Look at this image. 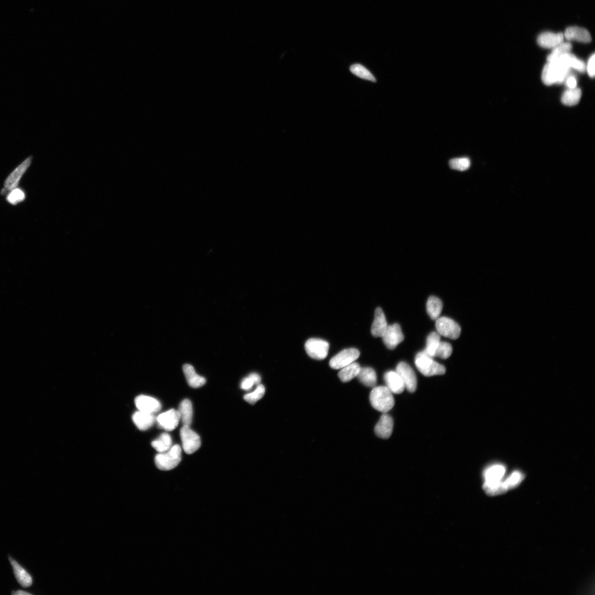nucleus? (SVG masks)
<instances>
[{
  "label": "nucleus",
  "instance_id": "obj_15",
  "mask_svg": "<svg viewBox=\"0 0 595 595\" xmlns=\"http://www.w3.org/2000/svg\"><path fill=\"white\" fill-rule=\"evenodd\" d=\"M393 427V418L390 415L383 413L375 426V433L380 438L388 439L392 436Z\"/></svg>",
  "mask_w": 595,
  "mask_h": 595
},
{
  "label": "nucleus",
  "instance_id": "obj_43",
  "mask_svg": "<svg viewBox=\"0 0 595 595\" xmlns=\"http://www.w3.org/2000/svg\"><path fill=\"white\" fill-rule=\"evenodd\" d=\"M12 594L15 595H29L33 594V593L24 591V590H16L12 592Z\"/></svg>",
  "mask_w": 595,
  "mask_h": 595
},
{
  "label": "nucleus",
  "instance_id": "obj_34",
  "mask_svg": "<svg viewBox=\"0 0 595 595\" xmlns=\"http://www.w3.org/2000/svg\"><path fill=\"white\" fill-rule=\"evenodd\" d=\"M265 393V388L264 386L260 383L253 392L246 394L244 396V399L249 403V404L254 405L262 398Z\"/></svg>",
  "mask_w": 595,
  "mask_h": 595
},
{
  "label": "nucleus",
  "instance_id": "obj_35",
  "mask_svg": "<svg viewBox=\"0 0 595 595\" xmlns=\"http://www.w3.org/2000/svg\"><path fill=\"white\" fill-rule=\"evenodd\" d=\"M449 166L454 170L465 171L470 167L471 161L469 158L466 157L453 158L449 161Z\"/></svg>",
  "mask_w": 595,
  "mask_h": 595
},
{
  "label": "nucleus",
  "instance_id": "obj_19",
  "mask_svg": "<svg viewBox=\"0 0 595 595\" xmlns=\"http://www.w3.org/2000/svg\"><path fill=\"white\" fill-rule=\"evenodd\" d=\"M564 34L565 38L568 41H574L584 43H589L591 41L589 32L583 28L568 27Z\"/></svg>",
  "mask_w": 595,
  "mask_h": 595
},
{
  "label": "nucleus",
  "instance_id": "obj_22",
  "mask_svg": "<svg viewBox=\"0 0 595 595\" xmlns=\"http://www.w3.org/2000/svg\"><path fill=\"white\" fill-rule=\"evenodd\" d=\"M505 471L506 469L502 465H495L489 467L484 472L485 482L492 483L502 481Z\"/></svg>",
  "mask_w": 595,
  "mask_h": 595
},
{
  "label": "nucleus",
  "instance_id": "obj_39",
  "mask_svg": "<svg viewBox=\"0 0 595 595\" xmlns=\"http://www.w3.org/2000/svg\"><path fill=\"white\" fill-rule=\"evenodd\" d=\"M594 62H595V56H594V54H593L590 57L589 60H588L587 65V68H586L587 73H588V75H589L591 77V78H593V77L594 76V74H595V73H594Z\"/></svg>",
  "mask_w": 595,
  "mask_h": 595
},
{
  "label": "nucleus",
  "instance_id": "obj_24",
  "mask_svg": "<svg viewBox=\"0 0 595 595\" xmlns=\"http://www.w3.org/2000/svg\"><path fill=\"white\" fill-rule=\"evenodd\" d=\"M358 380L364 386L374 388L377 382V376L375 370L372 368H361L357 376Z\"/></svg>",
  "mask_w": 595,
  "mask_h": 595
},
{
  "label": "nucleus",
  "instance_id": "obj_14",
  "mask_svg": "<svg viewBox=\"0 0 595 595\" xmlns=\"http://www.w3.org/2000/svg\"><path fill=\"white\" fill-rule=\"evenodd\" d=\"M9 559L18 583L25 588L31 586L33 580L30 574L11 556H9Z\"/></svg>",
  "mask_w": 595,
  "mask_h": 595
},
{
  "label": "nucleus",
  "instance_id": "obj_20",
  "mask_svg": "<svg viewBox=\"0 0 595 595\" xmlns=\"http://www.w3.org/2000/svg\"><path fill=\"white\" fill-rule=\"evenodd\" d=\"M183 372L190 387L193 388H198L202 387L206 382L204 377L198 375L195 372L193 366L190 364H184L183 367Z\"/></svg>",
  "mask_w": 595,
  "mask_h": 595
},
{
  "label": "nucleus",
  "instance_id": "obj_7",
  "mask_svg": "<svg viewBox=\"0 0 595 595\" xmlns=\"http://www.w3.org/2000/svg\"><path fill=\"white\" fill-rule=\"evenodd\" d=\"M181 438L183 449L188 454H192L200 448L201 444L199 436L191 430L190 426H183L181 430Z\"/></svg>",
  "mask_w": 595,
  "mask_h": 595
},
{
  "label": "nucleus",
  "instance_id": "obj_32",
  "mask_svg": "<svg viewBox=\"0 0 595 595\" xmlns=\"http://www.w3.org/2000/svg\"><path fill=\"white\" fill-rule=\"evenodd\" d=\"M571 49V44L562 42L553 48L552 53L548 56V62L553 61L558 59L562 55L570 53Z\"/></svg>",
  "mask_w": 595,
  "mask_h": 595
},
{
  "label": "nucleus",
  "instance_id": "obj_17",
  "mask_svg": "<svg viewBox=\"0 0 595 595\" xmlns=\"http://www.w3.org/2000/svg\"><path fill=\"white\" fill-rule=\"evenodd\" d=\"M387 387L393 394H400L406 389L401 377L395 371H389L384 375Z\"/></svg>",
  "mask_w": 595,
  "mask_h": 595
},
{
  "label": "nucleus",
  "instance_id": "obj_21",
  "mask_svg": "<svg viewBox=\"0 0 595 595\" xmlns=\"http://www.w3.org/2000/svg\"><path fill=\"white\" fill-rule=\"evenodd\" d=\"M132 420L140 431H144L149 430L155 424L156 419L152 414L138 411L133 414Z\"/></svg>",
  "mask_w": 595,
  "mask_h": 595
},
{
  "label": "nucleus",
  "instance_id": "obj_38",
  "mask_svg": "<svg viewBox=\"0 0 595 595\" xmlns=\"http://www.w3.org/2000/svg\"><path fill=\"white\" fill-rule=\"evenodd\" d=\"M25 195L23 191L20 189L15 188L12 190L8 195L7 199L10 203L16 204L23 201Z\"/></svg>",
  "mask_w": 595,
  "mask_h": 595
},
{
  "label": "nucleus",
  "instance_id": "obj_6",
  "mask_svg": "<svg viewBox=\"0 0 595 595\" xmlns=\"http://www.w3.org/2000/svg\"><path fill=\"white\" fill-rule=\"evenodd\" d=\"M307 354L313 359L323 360L328 356L329 343L319 338H310L305 344Z\"/></svg>",
  "mask_w": 595,
  "mask_h": 595
},
{
  "label": "nucleus",
  "instance_id": "obj_40",
  "mask_svg": "<svg viewBox=\"0 0 595 595\" xmlns=\"http://www.w3.org/2000/svg\"><path fill=\"white\" fill-rule=\"evenodd\" d=\"M254 385L255 383L250 378V377L248 376L247 377H245V378L242 380L240 388L241 389L246 390V391H247V390H251Z\"/></svg>",
  "mask_w": 595,
  "mask_h": 595
},
{
  "label": "nucleus",
  "instance_id": "obj_2",
  "mask_svg": "<svg viewBox=\"0 0 595 595\" xmlns=\"http://www.w3.org/2000/svg\"><path fill=\"white\" fill-rule=\"evenodd\" d=\"M369 399L373 407L383 413L391 410L395 405L393 394L385 386L374 387L370 393Z\"/></svg>",
  "mask_w": 595,
  "mask_h": 595
},
{
  "label": "nucleus",
  "instance_id": "obj_31",
  "mask_svg": "<svg viewBox=\"0 0 595 595\" xmlns=\"http://www.w3.org/2000/svg\"><path fill=\"white\" fill-rule=\"evenodd\" d=\"M440 341V335L438 332H432L427 338L426 347L424 350L425 353L429 356L435 357V353Z\"/></svg>",
  "mask_w": 595,
  "mask_h": 595
},
{
  "label": "nucleus",
  "instance_id": "obj_4",
  "mask_svg": "<svg viewBox=\"0 0 595 595\" xmlns=\"http://www.w3.org/2000/svg\"><path fill=\"white\" fill-rule=\"evenodd\" d=\"M181 460V447L179 445H176L172 446L168 451L157 454L155 458V464L159 470L169 471L176 468Z\"/></svg>",
  "mask_w": 595,
  "mask_h": 595
},
{
  "label": "nucleus",
  "instance_id": "obj_26",
  "mask_svg": "<svg viewBox=\"0 0 595 595\" xmlns=\"http://www.w3.org/2000/svg\"><path fill=\"white\" fill-rule=\"evenodd\" d=\"M427 311L430 317L434 321H436L441 314L443 309V303L438 298L431 296L428 299L427 303Z\"/></svg>",
  "mask_w": 595,
  "mask_h": 595
},
{
  "label": "nucleus",
  "instance_id": "obj_30",
  "mask_svg": "<svg viewBox=\"0 0 595 595\" xmlns=\"http://www.w3.org/2000/svg\"><path fill=\"white\" fill-rule=\"evenodd\" d=\"M483 489L486 494L491 496L502 495L508 491L506 485L502 481L496 482H484Z\"/></svg>",
  "mask_w": 595,
  "mask_h": 595
},
{
  "label": "nucleus",
  "instance_id": "obj_16",
  "mask_svg": "<svg viewBox=\"0 0 595 595\" xmlns=\"http://www.w3.org/2000/svg\"><path fill=\"white\" fill-rule=\"evenodd\" d=\"M564 34L561 33H552V32H545L542 33L537 39L539 46L544 48L553 49L559 44L564 42Z\"/></svg>",
  "mask_w": 595,
  "mask_h": 595
},
{
  "label": "nucleus",
  "instance_id": "obj_33",
  "mask_svg": "<svg viewBox=\"0 0 595 595\" xmlns=\"http://www.w3.org/2000/svg\"><path fill=\"white\" fill-rule=\"evenodd\" d=\"M350 71L358 78L372 82H376V79L373 74L360 64L357 63L352 65L350 67Z\"/></svg>",
  "mask_w": 595,
  "mask_h": 595
},
{
  "label": "nucleus",
  "instance_id": "obj_37",
  "mask_svg": "<svg viewBox=\"0 0 595 595\" xmlns=\"http://www.w3.org/2000/svg\"><path fill=\"white\" fill-rule=\"evenodd\" d=\"M524 476L520 472L515 471L504 482L508 489H513L520 484Z\"/></svg>",
  "mask_w": 595,
  "mask_h": 595
},
{
  "label": "nucleus",
  "instance_id": "obj_42",
  "mask_svg": "<svg viewBox=\"0 0 595 595\" xmlns=\"http://www.w3.org/2000/svg\"><path fill=\"white\" fill-rule=\"evenodd\" d=\"M249 377L253 381L255 385H259L261 382V377L257 373H252L249 376Z\"/></svg>",
  "mask_w": 595,
  "mask_h": 595
},
{
  "label": "nucleus",
  "instance_id": "obj_1",
  "mask_svg": "<svg viewBox=\"0 0 595 595\" xmlns=\"http://www.w3.org/2000/svg\"><path fill=\"white\" fill-rule=\"evenodd\" d=\"M570 69L559 59L548 62L543 69L542 81L547 86L560 84L565 81Z\"/></svg>",
  "mask_w": 595,
  "mask_h": 595
},
{
  "label": "nucleus",
  "instance_id": "obj_25",
  "mask_svg": "<svg viewBox=\"0 0 595 595\" xmlns=\"http://www.w3.org/2000/svg\"><path fill=\"white\" fill-rule=\"evenodd\" d=\"M360 364L353 362L341 369L338 375L343 382H347L356 377L361 369Z\"/></svg>",
  "mask_w": 595,
  "mask_h": 595
},
{
  "label": "nucleus",
  "instance_id": "obj_41",
  "mask_svg": "<svg viewBox=\"0 0 595 595\" xmlns=\"http://www.w3.org/2000/svg\"><path fill=\"white\" fill-rule=\"evenodd\" d=\"M577 81L574 76H571L567 78L566 81V85L568 88L572 89L577 88Z\"/></svg>",
  "mask_w": 595,
  "mask_h": 595
},
{
  "label": "nucleus",
  "instance_id": "obj_23",
  "mask_svg": "<svg viewBox=\"0 0 595 595\" xmlns=\"http://www.w3.org/2000/svg\"><path fill=\"white\" fill-rule=\"evenodd\" d=\"M178 412L183 426H190L193 421V408L191 402L188 399L184 400L179 406Z\"/></svg>",
  "mask_w": 595,
  "mask_h": 595
},
{
  "label": "nucleus",
  "instance_id": "obj_27",
  "mask_svg": "<svg viewBox=\"0 0 595 595\" xmlns=\"http://www.w3.org/2000/svg\"><path fill=\"white\" fill-rule=\"evenodd\" d=\"M558 59L565 63L568 67L574 68L580 73L584 72L586 69L584 62L570 53L562 55Z\"/></svg>",
  "mask_w": 595,
  "mask_h": 595
},
{
  "label": "nucleus",
  "instance_id": "obj_12",
  "mask_svg": "<svg viewBox=\"0 0 595 595\" xmlns=\"http://www.w3.org/2000/svg\"><path fill=\"white\" fill-rule=\"evenodd\" d=\"M160 428L166 431L170 432L175 430L181 421L180 414L174 409L160 414L156 418Z\"/></svg>",
  "mask_w": 595,
  "mask_h": 595
},
{
  "label": "nucleus",
  "instance_id": "obj_36",
  "mask_svg": "<svg viewBox=\"0 0 595 595\" xmlns=\"http://www.w3.org/2000/svg\"><path fill=\"white\" fill-rule=\"evenodd\" d=\"M452 353V347L449 343L440 341L435 353V357H437L441 359H447L450 357Z\"/></svg>",
  "mask_w": 595,
  "mask_h": 595
},
{
  "label": "nucleus",
  "instance_id": "obj_5",
  "mask_svg": "<svg viewBox=\"0 0 595 595\" xmlns=\"http://www.w3.org/2000/svg\"><path fill=\"white\" fill-rule=\"evenodd\" d=\"M436 328L440 336L456 340L461 334L460 326L452 319L447 317H439L436 320Z\"/></svg>",
  "mask_w": 595,
  "mask_h": 595
},
{
  "label": "nucleus",
  "instance_id": "obj_29",
  "mask_svg": "<svg viewBox=\"0 0 595 595\" xmlns=\"http://www.w3.org/2000/svg\"><path fill=\"white\" fill-rule=\"evenodd\" d=\"M581 91L580 89L577 88L570 89L569 88L562 97V102L563 104L567 106H574L577 105L581 98Z\"/></svg>",
  "mask_w": 595,
  "mask_h": 595
},
{
  "label": "nucleus",
  "instance_id": "obj_13",
  "mask_svg": "<svg viewBox=\"0 0 595 595\" xmlns=\"http://www.w3.org/2000/svg\"><path fill=\"white\" fill-rule=\"evenodd\" d=\"M135 403L138 411L152 414L159 412L162 407L158 400L144 395L136 397Z\"/></svg>",
  "mask_w": 595,
  "mask_h": 595
},
{
  "label": "nucleus",
  "instance_id": "obj_9",
  "mask_svg": "<svg viewBox=\"0 0 595 595\" xmlns=\"http://www.w3.org/2000/svg\"><path fill=\"white\" fill-rule=\"evenodd\" d=\"M396 372L399 374L404 382L405 388L409 392L413 393L417 387V377L413 369L405 362L400 363L396 367Z\"/></svg>",
  "mask_w": 595,
  "mask_h": 595
},
{
  "label": "nucleus",
  "instance_id": "obj_10",
  "mask_svg": "<svg viewBox=\"0 0 595 595\" xmlns=\"http://www.w3.org/2000/svg\"><path fill=\"white\" fill-rule=\"evenodd\" d=\"M382 340L387 347L390 349H395L404 340V336L400 326L398 324L388 325L383 335Z\"/></svg>",
  "mask_w": 595,
  "mask_h": 595
},
{
  "label": "nucleus",
  "instance_id": "obj_3",
  "mask_svg": "<svg viewBox=\"0 0 595 595\" xmlns=\"http://www.w3.org/2000/svg\"><path fill=\"white\" fill-rule=\"evenodd\" d=\"M415 364L419 372L426 376L443 375L446 372L445 367L435 361L424 351L420 352L415 357Z\"/></svg>",
  "mask_w": 595,
  "mask_h": 595
},
{
  "label": "nucleus",
  "instance_id": "obj_8",
  "mask_svg": "<svg viewBox=\"0 0 595 595\" xmlns=\"http://www.w3.org/2000/svg\"><path fill=\"white\" fill-rule=\"evenodd\" d=\"M360 356V351L356 348L343 349L332 358L330 361V366L334 369H341L355 362Z\"/></svg>",
  "mask_w": 595,
  "mask_h": 595
},
{
  "label": "nucleus",
  "instance_id": "obj_28",
  "mask_svg": "<svg viewBox=\"0 0 595 595\" xmlns=\"http://www.w3.org/2000/svg\"><path fill=\"white\" fill-rule=\"evenodd\" d=\"M152 446L159 453L168 451L172 447V439L168 433H163L159 438L152 441Z\"/></svg>",
  "mask_w": 595,
  "mask_h": 595
},
{
  "label": "nucleus",
  "instance_id": "obj_11",
  "mask_svg": "<svg viewBox=\"0 0 595 595\" xmlns=\"http://www.w3.org/2000/svg\"><path fill=\"white\" fill-rule=\"evenodd\" d=\"M32 161V157L30 156L25 160L20 165L13 171L5 183L4 193L6 191H11L15 189L20 182L21 178L29 167Z\"/></svg>",
  "mask_w": 595,
  "mask_h": 595
},
{
  "label": "nucleus",
  "instance_id": "obj_18",
  "mask_svg": "<svg viewBox=\"0 0 595 595\" xmlns=\"http://www.w3.org/2000/svg\"><path fill=\"white\" fill-rule=\"evenodd\" d=\"M388 327V325L384 313L380 308H376L374 322L371 328L372 335L375 337H382Z\"/></svg>",
  "mask_w": 595,
  "mask_h": 595
}]
</instances>
